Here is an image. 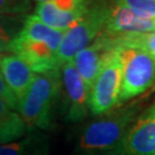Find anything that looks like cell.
Returning <instances> with one entry per match:
<instances>
[{"instance_id": "cell-4", "label": "cell", "mask_w": 155, "mask_h": 155, "mask_svg": "<svg viewBox=\"0 0 155 155\" xmlns=\"http://www.w3.org/2000/svg\"><path fill=\"white\" fill-rule=\"evenodd\" d=\"M110 9L106 6L95 5L89 8L75 25L67 30L58 51V59L60 64L74 60L79 52L92 44L94 38L105 29Z\"/></svg>"}, {"instance_id": "cell-6", "label": "cell", "mask_w": 155, "mask_h": 155, "mask_svg": "<svg viewBox=\"0 0 155 155\" xmlns=\"http://www.w3.org/2000/svg\"><path fill=\"white\" fill-rule=\"evenodd\" d=\"M113 152L115 155H155V102L136 118Z\"/></svg>"}, {"instance_id": "cell-20", "label": "cell", "mask_w": 155, "mask_h": 155, "mask_svg": "<svg viewBox=\"0 0 155 155\" xmlns=\"http://www.w3.org/2000/svg\"><path fill=\"white\" fill-rule=\"evenodd\" d=\"M35 1H37L38 4H43V2H47V1H50V0H35Z\"/></svg>"}, {"instance_id": "cell-7", "label": "cell", "mask_w": 155, "mask_h": 155, "mask_svg": "<svg viewBox=\"0 0 155 155\" xmlns=\"http://www.w3.org/2000/svg\"><path fill=\"white\" fill-rule=\"evenodd\" d=\"M89 0H50L38 4L35 15L51 28L66 32L89 11Z\"/></svg>"}, {"instance_id": "cell-18", "label": "cell", "mask_w": 155, "mask_h": 155, "mask_svg": "<svg viewBox=\"0 0 155 155\" xmlns=\"http://www.w3.org/2000/svg\"><path fill=\"white\" fill-rule=\"evenodd\" d=\"M0 99L2 100V101H5L11 109H16L17 110V108H18V100L16 99V97L11 91V89L8 87V85L6 84L1 71H0Z\"/></svg>"}, {"instance_id": "cell-12", "label": "cell", "mask_w": 155, "mask_h": 155, "mask_svg": "<svg viewBox=\"0 0 155 155\" xmlns=\"http://www.w3.org/2000/svg\"><path fill=\"white\" fill-rule=\"evenodd\" d=\"M0 71L8 87L20 101L32 83L36 72L28 63L16 55H5L0 63Z\"/></svg>"}, {"instance_id": "cell-16", "label": "cell", "mask_w": 155, "mask_h": 155, "mask_svg": "<svg viewBox=\"0 0 155 155\" xmlns=\"http://www.w3.org/2000/svg\"><path fill=\"white\" fill-rule=\"evenodd\" d=\"M116 5L127 8L140 18L155 20V0H116Z\"/></svg>"}, {"instance_id": "cell-13", "label": "cell", "mask_w": 155, "mask_h": 155, "mask_svg": "<svg viewBox=\"0 0 155 155\" xmlns=\"http://www.w3.org/2000/svg\"><path fill=\"white\" fill-rule=\"evenodd\" d=\"M63 35L64 32L46 25L36 15H28L18 36L25 39L46 43L51 48L58 52L63 39Z\"/></svg>"}, {"instance_id": "cell-9", "label": "cell", "mask_w": 155, "mask_h": 155, "mask_svg": "<svg viewBox=\"0 0 155 155\" xmlns=\"http://www.w3.org/2000/svg\"><path fill=\"white\" fill-rule=\"evenodd\" d=\"M11 53H14V55L27 62L36 74L59 70L61 68L58 52L43 41L25 39L18 36L12 46Z\"/></svg>"}, {"instance_id": "cell-19", "label": "cell", "mask_w": 155, "mask_h": 155, "mask_svg": "<svg viewBox=\"0 0 155 155\" xmlns=\"http://www.w3.org/2000/svg\"><path fill=\"white\" fill-rule=\"evenodd\" d=\"M11 113H12V110H11V108L8 107V105L6 104L5 101H2V100L0 99V120H2V118H5L6 116H8Z\"/></svg>"}, {"instance_id": "cell-11", "label": "cell", "mask_w": 155, "mask_h": 155, "mask_svg": "<svg viewBox=\"0 0 155 155\" xmlns=\"http://www.w3.org/2000/svg\"><path fill=\"white\" fill-rule=\"evenodd\" d=\"M105 29L109 36H127L155 32V20L136 16L127 8L115 5L110 8Z\"/></svg>"}, {"instance_id": "cell-15", "label": "cell", "mask_w": 155, "mask_h": 155, "mask_svg": "<svg viewBox=\"0 0 155 155\" xmlns=\"http://www.w3.org/2000/svg\"><path fill=\"white\" fill-rule=\"evenodd\" d=\"M0 155H46L45 145L37 136L0 145Z\"/></svg>"}, {"instance_id": "cell-3", "label": "cell", "mask_w": 155, "mask_h": 155, "mask_svg": "<svg viewBox=\"0 0 155 155\" xmlns=\"http://www.w3.org/2000/svg\"><path fill=\"white\" fill-rule=\"evenodd\" d=\"M122 69L121 92L117 106L145 93L155 85V59L147 52L131 47H120Z\"/></svg>"}, {"instance_id": "cell-2", "label": "cell", "mask_w": 155, "mask_h": 155, "mask_svg": "<svg viewBox=\"0 0 155 155\" xmlns=\"http://www.w3.org/2000/svg\"><path fill=\"white\" fill-rule=\"evenodd\" d=\"M61 70L36 74L27 93L18 101L17 110L28 131L47 129L51 110L61 91Z\"/></svg>"}, {"instance_id": "cell-10", "label": "cell", "mask_w": 155, "mask_h": 155, "mask_svg": "<svg viewBox=\"0 0 155 155\" xmlns=\"http://www.w3.org/2000/svg\"><path fill=\"white\" fill-rule=\"evenodd\" d=\"M111 50L116 48L113 47L110 39L106 35H102L74 58L72 63L75 64L81 77L83 78L89 91L99 75L106 56Z\"/></svg>"}, {"instance_id": "cell-14", "label": "cell", "mask_w": 155, "mask_h": 155, "mask_svg": "<svg viewBox=\"0 0 155 155\" xmlns=\"http://www.w3.org/2000/svg\"><path fill=\"white\" fill-rule=\"evenodd\" d=\"M25 15H0V52H9L22 30Z\"/></svg>"}, {"instance_id": "cell-22", "label": "cell", "mask_w": 155, "mask_h": 155, "mask_svg": "<svg viewBox=\"0 0 155 155\" xmlns=\"http://www.w3.org/2000/svg\"><path fill=\"white\" fill-rule=\"evenodd\" d=\"M153 90H155V85H154V86H153Z\"/></svg>"}, {"instance_id": "cell-21", "label": "cell", "mask_w": 155, "mask_h": 155, "mask_svg": "<svg viewBox=\"0 0 155 155\" xmlns=\"http://www.w3.org/2000/svg\"><path fill=\"white\" fill-rule=\"evenodd\" d=\"M4 54H2V53H0V63H1V61H2V59H4Z\"/></svg>"}, {"instance_id": "cell-5", "label": "cell", "mask_w": 155, "mask_h": 155, "mask_svg": "<svg viewBox=\"0 0 155 155\" xmlns=\"http://www.w3.org/2000/svg\"><path fill=\"white\" fill-rule=\"evenodd\" d=\"M122 69L118 51L111 50L102 63L98 77L90 90L89 109L92 115H104L118 104Z\"/></svg>"}, {"instance_id": "cell-8", "label": "cell", "mask_w": 155, "mask_h": 155, "mask_svg": "<svg viewBox=\"0 0 155 155\" xmlns=\"http://www.w3.org/2000/svg\"><path fill=\"white\" fill-rule=\"evenodd\" d=\"M61 90L66 101V117L70 122H81L87 116L90 91L72 61L61 67Z\"/></svg>"}, {"instance_id": "cell-17", "label": "cell", "mask_w": 155, "mask_h": 155, "mask_svg": "<svg viewBox=\"0 0 155 155\" xmlns=\"http://www.w3.org/2000/svg\"><path fill=\"white\" fill-rule=\"evenodd\" d=\"M31 6V0H0V15H24Z\"/></svg>"}, {"instance_id": "cell-1", "label": "cell", "mask_w": 155, "mask_h": 155, "mask_svg": "<svg viewBox=\"0 0 155 155\" xmlns=\"http://www.w3.org/2000/svg\"><path fill=\"white\" fill-rule=\"evenodd\" d=\"M141 109L139 101L111 109L83 130L79 148L85 152L114 150L122 141Z\"/></svg>"}]
</instances>
